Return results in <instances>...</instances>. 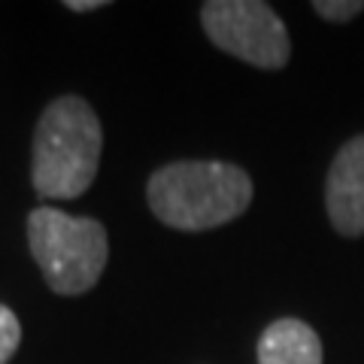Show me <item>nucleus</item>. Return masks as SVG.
Listing matches in <instances>:
<instances>
[{
    "label": "nucleus",
    "instance_id": "nucleus-9",
    "mask_svg": "<svg viewBox=\"0 0 364 364\" xmlns=\"http://www.w3.org/2000/svg\"><path fill=\"white\" fill-rule=\"evenodd\" d=\"M64 6H67V9H73V13H91V9L107 6V0H67Z\"/></svg>",
    "mask_w": 364,
    "mask_h": 364
},
{
    "label": "nucleus",
    "instance_id": "nucleus-1",
    "mask_svg": "<svg viewBox=\"0 0 364 364\" xmlns=\"http://www.w3.org/2000/svg\"><path fill=\"white\" fill-rule=\"evenodd\" d=\"M104 128L88 100L76 95L55 97L33 131L31 182L46 200H73L97 176Z\"/></svg>",
    "mask_w": 364,
    "mask_h": 364
},
{
    "label": "nucleus",
    "instance_id": "nucleus-5",
    "mask_svg": "<svg viewBox=\"0 0 364 364\" xmlns=\"http://www.w3.org/2000/svg\"><path fill=\"white\" fill-rule=\"evenodd\" d=\"M325 210L334 231L364 237V134L340 146L325 179Z\"/></svg>",
    "mask_w": 364,
    "mask_h": 364
},
{
    "label": "nucleus",
    "instance_id": "nucleus-6",
    "mask_svg": "<svg viewBox=\"0 0 364 364\" xmlns=\"http://www.w3.org/2000/svg\"><path fill=\"white\" fill-rule=\"evenodd\" d=\"M258 364H322V340L301 318H277L258 340Z\"/></svg>",
    "mask_w": 364,
    "mask_h": 364
},
{
    "label": "nucleus",
    "instance_id": "nucleus-2",
    "mask_svg": "<svg viewBox=\"0 0 364 364\" xmlns=\"http://www.w3.org/2000/svg\"><path fill=\"white\" fill-rule=\"evenodd\" d=\"M146 200L167 228L198 234L240 219L252 203V179L228 161H173L149 176Z\"/></svg>",
    "mask_w": 364,
    "mask_h": 364
},
{
    "label": "nucleus",
    "instance_id": "nucleus-3",
    "mask_svg": "<svg viewBox=\"0 0 364 364\" xmlns=\"http://www.w3.org/2000/svg\"><path fill=\"white\" fill-rule=\"evenodd\" d=\"M28 246L55 294H85L97 286L109 258L107 228L91 215L37 207L28 215Z\"/></svg>",
    "mask_w": 364,
    "mask_h": 364
},
{
    "label": "nucleus",
    "instance_id": "nucleus-8",
    "mask_svg": "<svg viewBox=\"0 0 364 364\" xmlns=\"http://www.w3.org/2000/svg\"><path fill=\"white\" fill-rule=\"evenodd\" d=\"M313 9L325 21H352L364 13V4L361 0H313Z\"/></svg>",
    "mask_w": 364,
    "mask_h": 364
},
{
    "label": "nucleus",
    "instance_id": "nucleus-4",
    "mask_svg": "<svg viewBox=\"0 0 364 364\" xmlns=\"http://www.w3.org/2000/svg\"><path fill=\"white\" fill-rule=\"evenodd\" d=\"M200 25L215 49L258 70H282L289 64V31L264 0H207Z\"/></svg>",
    "mask_w": 364,
    "mask_h": 364
},
{
    "label": "nucleus",
    "instance_id": "nucleus-7",
    "mask_svg": "<svg viewBox=\"0 0 364 364\" xmlns=\"http://www.w3.org/2000/svg\"><path fill=\"white\" fill-rule=\"evenodd\" d=\"M21 343V322L18 316L9 310L6 304H0V364H9Z\"/></svg>",
    "mask_w": 364,
    "mask_h": 364
}]
</instances>
